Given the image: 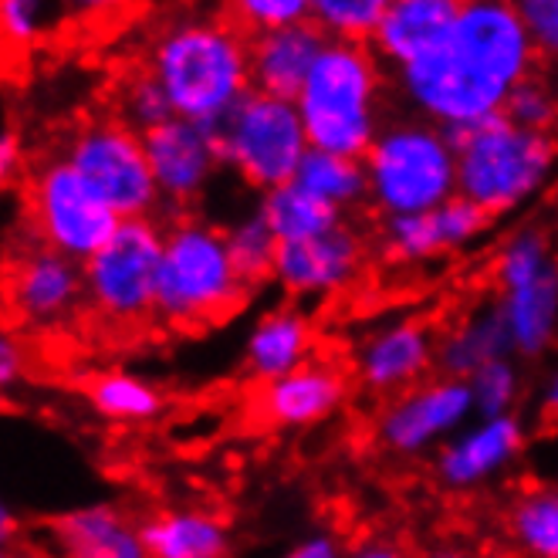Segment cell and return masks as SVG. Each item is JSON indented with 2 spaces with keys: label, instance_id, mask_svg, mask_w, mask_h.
<instances>
[{
  "label": "cell",
  "instance_id": "6da1fadb",
  "mask_svg": "<svg viewBox=\"0 0 558 558\" xmlns=\"http://www.w3.org/2000/svg\"><path fill=\"white\" fill-rule=\"evenodd\" d=\"M538 61L511 0H464L434 48L392 69V95L407 112L464 129L505 112L511 88L538 72Z\"/></svg>",
  "mask_w": 558,
  "mask_h": 558
},
{
  "label": "cell",
  "instance_id": "7a4b0ae2",
  "mask_svg": "<svg viewBox=\"0 0 558 558\" xmlns=\"http://www.w3.org/2000/svg\"><path fill=\"white\" fill-rule=\"evenodd\" d=\"M177 116L217 122L251 88V35L234 21L186 14L170 21L146 54Z\"/></svg>",
  "mask_w": 558,
  "mask_h": 558
},
{
  "label": "cell",
  "instance_id": "3957f363",
  "mask_svg": "<svg viewBox=\"0 0 558 558\" xmlns=\"http://www.w3.org/2000/svg\"><path fill=\"white\" fill-rule=\"evenodd\" d=\"M386 61L369 41L328 38L294 106L308 143L318 149L366 156L386 125Z\"/></svg>",
  "mask_w": 558,
  "mask_h": 558
},
{
  "label": "cell",
  "instance_id": "277c9868",
  "mask_svg": "<svg viewBox=\"0 0 558 558\" xmlns=\"http://www.w3.org/2000/svg\"><path fill=\"white\" fill-rule=\"evenodd\" d=\"M447 133L457 143V193L495 220L532 204L558 170V133L518 125L505 112Z\"/></svg>",
  "mask_w": 558,
  "mask_h": 558
},
{
  "label": "cell",
  "instance_id": "5b68a950",
  "mask_svg": "<svg viewBox=\"0 0 558 558\" xmlns=\"http://www.w3.org/2000/svg\"><path fill=\"white\" fill-rule=\"evenodd\" d=\"M223 227L201 217H177L167 227L159 260L156 318L170 328H201L227 318L247 299Z\"/></svg>",
  "mask_w": 558,
  "mask_h": 558
},
{
  "label": "cell",
  "instance_id": "8992f818",
  "mask_svg": "<svg viewBox=\"0 0 558 558\" xmlns=\"http://www.w3.org/2000/svg\"><path fill=\"white\" fill-rule=\"evenodd\" d=\"M363 159L379 217L434 210L457 193V143L440 122L416 112L386 119Z\"/></svg>",
  "mask_w": 558,
  "mask_h": 558
},
{
  "label": "cell",
  "instance_id": "52a82bcc",
  "mask_svg": "<svg viewBox=\"0 0 558 558\" xmlns=\"http://www.w3.org/2000/svg\"><path fill=\"white\" fill-rule=\"evenodd\" d=\"M210 129L223 167L257 193L299 177L302 159L312 149L294 98L257 88H247Z\"/></svg>",
  "mask_w": 558,
  "mask_h": 558
},
{
  "label": "cell",
  "instance_id": "ba28073f",
  "mask_svg": "<svg viewBox=\"0 0 558 558\" xmlns=\"http://www.w3.org/2000/svg\"><path fill=\"white\" fill-rule=\"evenodd\" d=\"M162 244L167 227L156 217H125L85 260V305L116 328L156 318Z\"/></svg>",
  "mask_w": 558,
  "mask_h": 558
},
{
  "label": "cell",
  "instance_id": "9c48e42d",
  "mask_svg": "<svg viewBox=\"0 0 558 558\" xmlns=\"http://www.w3.org/2000/svg\"><path fill=\"white\" fill-rule=\"evenodd\" d=\"M24 214L35 241L75 260H88L122 223L64 153L41 159L27 177Z\"/></svg>",
  "mask_w": 558,
  "mask_h": 558
},
{
  "label": "cell",
  "instance_id": "30bf717a",
  "mask_svg": "<svg viewBox=\"0 0 558 558\" xmlns=\"http://www.w3.org/2000/svg\"><path fill=\"white\" fill-rule=\"evenodd\" d=\"M61 153L72 159V167L122 220L156 217L162 210L143 133L125 125L119 116L85 122L82 129H75Z\"/></svg>",
  "mask_w": 558,
  "mask_h": 558
},
{
  "label": "cell",
  "instance_id": "8fae6325",
  "mask_svg": "<svg viewBox=\"0 0 558 558\" xmlns=\"http://www.w3.org/2000/svg\"><path fill=\"white\" fill-rule=\"evenodd\" d=\"M477 416L471 383L461 376H426L416 386L386 397L376 416V440L397 457H420L444 447L464 423Z\"/></svg>",
  "mask_w": 558,
  "mask_h": 558
},
{
  "label": "cell",
  "instance_id": "7c38bea8",
  "mask_svg": "<svg viewBox=\"0 0 558 558\" xmlns=\"http://www.w3.org/2000/svg\"><path fill=\"white\" fill-rule=\"evenodd\" d=\"M143 143L162 196V210H183L201 201L223 167L210 122L170 116L143 133Z\"/></svg>",
  "mask_w": 558,
  "mask_h": 558
},
{
  "label": "cell",
  "instance_id": "4fadbf2b",
  "mask_svg": "<svg viewBox=\"0 0 558 558\" xmlns=\"http://www.w3.org/2000/svg\"><path fill=\"white\" fill-rule=\"evenodd\" d=\"M490 223H495V217L481 204H474L464 193H453L434 210L383 217L379 247L392 265H426L434 257L477 244Z\"/></svg>",
  "mask_w": 558,
  "mask_h": 558
},
{
  "label": "cell",
  "instance_id": "5bb4252c",
  "mask_svg": "<svg viewBox=\"0 0 558 558\" xmlns=\"http://www.w3.org/2000/svg\"><path fill=\"white\" fill-rule=\"evenodd\" d=\"M8 302L27 328H54L69 322L85 302V260L38 241L11 265Z\"/></svg>",
  "mask_w": 558,
  "mask_h": 558
},
{
  "label": "cell",
  "instance_id": "9a60e30c",
  "mask_svg": "<svg viewBox=\"0 0 558 558\" xmlns=\"http://www.w3.org/2000/svg\"><path fill=\"white\" fill-rule=\"evenodd\" d=\"M366 265V241L345 220L308 241H284L275 260V284L291 299H332Z\"/></svg>",
  "mask_w": 558,
  "mask_h": 558
},
{
  "label": "cell",
  "instance_id": "2e32d148",
  "mask_svg": "<svg viewBox=\"0 0 558 558\" xmlns=\"http://www.w3.org/2000/svg\"><path fill=\"white\" fill-rule=\"evenodd\" d=\"M355 379L376 397H397L437 369V336L416 318H397L359 342Z\"/></svg>",
  "mask_w": 558,
  "mask_h": 558
},
{
  "label": "cell",
  "instance_id": "e0dca14e",
  "mask_svg": "<svg viewBox=\"0 0 558 558\" xmlns=\"http://www.w3.org/2000/svg\"><path fill=\"white\" fill-rule=\"evenodd\" d=\"M524 450V423L518 413L474 416L444 447H437L434 474L447 490H474L505 474Z\"/></svg>",
  "mask_w": 558,
  "mask_h": 558
},
{
  "label": "cell",
  "instance_id": "ac0fdd59",
  "mask_svg": "<svg viewBox=\"0 0 558 558\" xmlns=\"http://www.w3.org/2000/svg\"><path fill=\"white\" fill-rule=\"evenodd\" d=\"M345 397H349L345 373L336 363H328V359H308V363L284 373L281 379L260 383L254 410L271 426L305 430V426H315L339 413Z\"/></svg>",
  "mask_w": 558,
  "mask_h": 558
},
{
  "label": "cell",
  "instance_id": "d6986e66",
  "mask_svg": "<svg viewBox=\"0 0 558 558\" xmlns=\"http://www.w3.org/2000/svg\"><path fill=\"white\" fill-rule=\"evenodd\" d=\"M328 35L315 21L251 35V88L294 98L325 48Z\"/></svg>",
  "mask_w": 558,
  "mask_h": 558
},
{
  "label": "cell",
  "instance_id": "ffe728a7",
  "mask_svg": "<svg viewBox=\"0 0 558 558\" xmlns=\"http://www.w3.org/2000/svg\"><path fill=\"white\" fill-rule=\"evenodd\" d=\"M315 342H318V332L302 308H294V305L271 308L254 322L251 336H247L244 373L257 386L281 379L284 373L308 363L315 352Z\"/></svg>",
  "mask_w": 558,
  "mask_h": 558
},
{
  "label": "cell",
  "instance_id": "44dd1931",
  "mask_svg": "<svg viewBox=\"0 0 558 558\" xmlns=\"http://www.w3.org/2000/svg\"><path fill=\"white\" fill-rule=\"evenodd\" d=\"M51 538L61 555L72 558H143V524L116 505H85L64 511L51 524Z\"/></svg>",
  "mask_w": 558,
  "mask_h": 558
},
{
  "label": "cell",
  "instance_id": "7402d4cb",
  "mask_svg": "<svg viewBox=\"0 0 558 558\" xmlns=\"http://www.w3.org/2000/svg\"><path fill=\"white\" fill-rule=\"evenodd\" d=\"M461 8L464 0H392L369 45L392 72L420 58L426 48H434L457 21Z\"/></svg>",
  "mask_w": 558,
  "mask_h": 558
},
{
  "label": "cell",
  "instance_id": "603a6c76",
  "mask_svg": "<svg viewBox=\"0 0 558 558\" xmlns=\"http://www.w3.org/2000/svg\"><path fill=\"white\" fill-rule=\"evenodd\" d=\"M498 308L505 315L514 355L542 359L558 339V265L529 284L498 291Z\"/></svg>",
  "mask_w": 558,
  "mask_h": 558
},
{
  "label": "cell",
  "instance_id": "cb8c5ba5",
  "mask_svg": "<svg viewBox=\"0 0 558 558\" xmlns=\"http://www.w3.org/2000/svg\"><path fill=\"white\" fill-rule=\"evenodd\" d=\"M508 352H514V349H511L505 315L495 299V302L468 312L461 322L447 328V332L437 339V373L468 379L477 366L490 363V359H498V355H508Z\"/></svg>",
  "mask_w": 558,
  "mask_h": 558
},
{
  "label": "cell",
  "instance_id": "d4e9b609",
  "mask_svg": "<svg viewBox=\"0 0 558 558\" xmlns=\"http://www.w3.org/2000/svg\"><path fill=\"white\" fill-rule=\"evenodd\" d=\"M143 542L153 558H223L231 551L227 524L196 508L159 511L143 524Z\"/></svg>",
  "mask_w": 558,
  "mask_h": 558
},
{
  "label": "cell",
  "instance_id": "484cf974",
  "mask_svg": "<svg viewBox=\"0 0 558 558\" xmlns=\"http://www.w3.org/2000/svg\"><path fill=\"white\" fill-rule=\"evenodd\" d=\"M257 210L265 214V220L271 223V231L278 234V241H308L318 238L325 231H332L345 220V210L322 201L318 193H312L305 183L288 180L281 186H271L260 193Z\"/></svg>",
  "mask_w": 558,
  "mask_h": 558
},
{
  "label": "cell",
  "instance_id": "4316f807",
  "mask_svg": "<svg viewBox=\"0 0 558 558\" xmlns=\"http://www.w3.org/2000/svg\"><path fill=\"white\" fill-rule=\"evenodd\" d=\"M299 183H305L312 193H318L322 201L336 204L342 210L369 204V173L363 156L349 153H332L312 146L299 167Z\"/></svg>",
  "mask_w": 558,
  "mask_h": 558
},
{
  "label": "cell",
  "instance_id": "83f0119b",
  "mask_svg": "<svg viewBox=\"0 0 558 558\" xmlns=\"http://www.w3.org/2000/svg\"><path fill=\"white\" fill-rule=\"evenodd\" d=\"M558 265L555 238L545 223H521L498 244L495 260H490V278L498 291L521 288Z\"/></svg>",
  "mask_w": 558,
  "mask_h": 558
},
{
  "label": "cell",
  "instance_id": "f1b7e54d",
  "mask_svg": "<svg viewBox=\"0 0 558 558\" xmlns=\"http://www.w3.org/2000/svg\"><path fill=\"white\" fill-rule=\"evenodd\" d=\"M92 410L112 423H149L162 413V397L153 383L136 373H102L88 383Z\"/></svg>",
  "mask_w": 558,
  "mask_h": 558
},
{
  "label": "cell",
  "instance_id": "f546056e",
  "mask_svg": "<svg viewBox=\"0 0 558 558\" xmlns=\"http://www.w3.org/2000/svg\"><path fill=\"white\" fill-rule=\"evenodd\" d=\"M223 234H227V247H231V257H234V268L247 288L275 281V260H278L281 241L271 231L265 214L251 210V214L238 217L231 227H223Z\"/></svg>",
  "mask_w": 558,
  "mask_h": 558
},
{
  "label": "cell",
  "instance_id": "4dcf8cb0",
  "mask_svg": "<svg viewBox=\"0 0 558 558\" xmlns=\"http://www.w3.org/2000/svg\"><path fill=\"white\" fill-rule=\"evenodd\" d=\"M511 538L535 558H558V487L524 490L508 514Z\"/></svg>",
  "mask_w": 558,
  "mask_h": 558
},
{
  "label": "cell",
  "instance_id": "1f68e13d",
  "mask_svg": "<svg viewBox=\"0 0 558 558\" xmlns=\"http://www.w3.org/2000/svg\"><path fill=\"white\" fill-rule=\"evenodd\" d=\"M471 392H474V410L477 416H501V413H514L524 392V376L518 366V355H498L490 363L477 366L471 376Z\"/></svg>",
  "mask_w": 558,
  "mask_h": 558
},
{
  "label": "cell",
  "instance_id": "d6a6232c",
  "mask_svg": "<svg viewBox=\"0 0 558 558\" xmlns=\"http://www.w3.org/2000/svg\"><path fill=\"white\" fill-rule=\"evenodd\" d=\"M392 0H312V21L328 38L373 41Z\"/></svg>",
  "mask_w": 558,
  "mask_h": 558
},
{
  "label": "cell",
  "instance_id": "836d02e7",
  "mask_svg": "<svg viewBox=\"0 0 558 558\" xmlns=\"http://www.w3.org/2000/svg\"><path fill=\"white\" fill-rule=\"evenodd\" d=\"M116 116L125 122L140 129V133H149L153 125L167 122L170 116H177L173 102L167 88H162L146 69L140 75H133L129 82L119 85V95H116Z\"/></svg>",
  "mask_w": 558,
  "mask_h": 558
},
{
  "label": "cell",
  "instance_id": "e575fe53",
  "mask_svg": "<svg viewBox=\"0 0 558 558\" xmlns=\"http://www.w3.org/2000/svg\"><path fill=\"white\" fill-rule=\"evenodd\" d=\"M505 116L518 125L538 129V133H558V85L555 78L532 72L529 78H521L508 102H505Z\"/></svg>",
  "mask_w": 558,
  "mask_h": 558
},
{
  "label": "cell",
  "instance_id": "d590c367",
  "mask_svg": "<svg viewBox=\"0 0 558 558\" xmlns=\"http://www.w3.org/2000/svg\"><path fill=\"white\" fill-rule=\"evenodd\" d=\"M227 17L247 35H260V31L312 21V0H227Z\"/></svg>",
  "mask_w": 558,
  "mask_h": 558
},
{
  "label": "cell",
  "instance_id": "8d00e7d4",
  "mask_svg": "<svg viewBox=\"0 0 558 558\" xmlns=\"http://www.w3.org/2000/svg\"><path fill=\"white\" fill-rule=\"evenodd\" d=\"M0 27L11 48L31 51L48 35V4L45 0H0Z\"/></svg>",
  "mask_w": 558,
  "mask_h": 558
},
{
  "label": "cell",
  "instance_id": "74e56055",
  "mask_svg": "<svg viewBox=\"0 0 558 558\" xmlns=\"http://www.w3.org/2000/svg\"><path fill=\"white\" fill-rule=\"evenodd\" d=\"M518 17L542 54V61H558V0H511Z\"/></svg>",
  "mask_w": 558,
  "mask_h": 558
},
{
  "label": "cell",
  "instance_id": "f35d334b",
  "mask_svg": "<svg viewBox=\"0 0 558 558\" xmlns=\"http://www.w3.org/2000/svg\"><path fill=\"white\" fill-rule=\"evenodd\" d=\"M21 376H24V349L8 332L4 339H0V389L11 392L14 383H21Z\"/></svg>",
  "mask_w": 558,
  "mask_h": 558
},
{
  "label": "cell",
  "instance_id": "ab89813d",
  "mask_svg": "<svg viewBox=\"0 0 558 558\" xmlns=\"http://www.w3.org/2000/svg\"><path fill=\"white\" fill-rule=\"evenodd\" d=\"M291 555H294V558H336V555H342V545H339L336 535H328V532H312V535H305L299 545L291 548Z\"/></svg>",
  "mask_w": 558,
  "mask_h": 558
},
{
  "label": "cell",
  "instance_id": "60d3db41",
  "mask_svg": "<svg viewBox=\"0 0 558 558\" xmlns=\"http://www.w3.org/2000/svg\"><path fill=\"white\" fill-rule=\"evenodd\" d=\"M21 167V140L11 133L0 136V173H4V180L11 183V177H14V170Z\"/></svg>",
  "mask_w": 558,
  "mask_h": 558
},
{
  "label": "cell",
  "instance_id": "b9f144b4",
  "mask_svg": "<svg viewBox=\"0 0 558 558\" xmlns=\"http://www.w3.org/2000/svg\"><path fill=\"white\" fill-rule=\"evenodd\" d=\"M542 410H545V416L558 420V366L542 383Z\"/></svg>",
  "mask_w": 558,
  "mask_h": 558
},
{
  "label": "cell",
  "instance_id": "7bdbcfd3",
  "mask_svg": "<svg viewBox=\"0 0 558 558\" xmlns=\"http://www.w3.org/2000/svg\"><path fill=\"white\" fill-rule=\"evenodd\" d=\"M64 8L75 11V14H102L116 4H122V0H61Z\"/></svg>",
  "mask_w": 558,
  "mask_h": 558
},
{
  "label": "cell",
  "instance_id": "ee69618b",
  "mask_svg": "<svg viewBox=\"0 0 558 558\" xmlns=\"http://www.w3.org/2000/svg\"><path fill=\"white\" fill-rule=\"evenodd\" d=\"M11 535H14V514H11V508H4L0 511V538L11 542Z\"/></svg>",
  "mask_w": 558,
  "mask_h": 558
},
{
  "label": "cell",
  "instance_id": "f6af8a7d",
  "mask_svg": "<svg viewBox=\"0 0 558 558\" xmlns=\"http://www.w3.org/2000/svg\"><path fill=\"white\" fill-rule=\"evenodd\" d=\"M400 548H379V542L376 545H366V548H359V555H386V558H392Z\"/></svg>",
  "mask_w": 558,
  "mask_h": 558
},
{
  "label": "cell",
  "instance_id": "bcb514c9",
  "mask_svg": "<svg viewBox=\"0 0 558 558\" xmlns=\"http://www.w3.org/2000/svg\"><path fill=\"white\" fill-rule=\"evenodd\" d=\"M551 78H555V85H558V61H551Z\"/></svg>",
  "mask_w": 558,
  "mask_h": 558
}]
</instances>
